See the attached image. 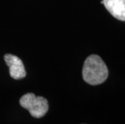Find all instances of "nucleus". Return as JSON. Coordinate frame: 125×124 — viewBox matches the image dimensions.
Segmentation results:
<instances>
[{
    "mask_svg": "<svg viewBox=\"0 0 125 124\" xmlns=\"http://www.w3.org/2000/svg\"><path fill=\"white\" fill-rule=\"evenodd\" d=\"M108 68L98 55H90L86 58L82 68V77L86 83L92 86L99 85L107 79Z\"/></svg>",
    "mask_w": 125,
    "mask_h": 124,
    "instance_id": "f257e3e1",
    "label": "nucleus"
},
{
    "mask_svg": "<svg viewBox=\"0 0 125 124\" xmlns=\"http://www.w3.org/2000/svg\"><path fill=\"white\" fill-rule=\"evenodd\" d=\"M20 104L23 108L28 110L34 118H42L49 110V102L44 97H36L32 93H28L20 99Z\"/></svg>",
    "mask_w": 125,
    "mask_h": 124,
    "instance_id": "f03ea898",
    "label": "nucleus"
},
{
    "mask_svg": "<svg viewBox=\"0 0 125 124\" xmlns=\"http://www.w3.org/2000/svg\"><path fill=\"white\" fill-rule=\"evenodd\" d=\"M4 60L9 67L10 75L13 79L20 80L25 77L27 73L20 58L12 54H6L4 55Z\"/></svg>",
    "mask_w": 125,
    "mask_h": 124,
    "instance_id": "7ed1b4c3",
    "label": "nucleus"
},
{
    "mask_svg": "<svg viewBox=\"0 0 125 124\" xmlns=\"http://www.w3.org/2000/svg\"><path fill=\"white\" fill-rule=\"evenodd\" d=\"M103 4L114 18L125 21V0H103Z\"/></svg>",
    "mask_w": 125,
    "mask_h": 124,
    "instance_id": "20e7f679",
    "label": "nucleus"
}]
</instances>
